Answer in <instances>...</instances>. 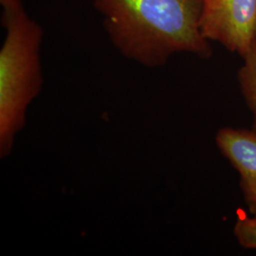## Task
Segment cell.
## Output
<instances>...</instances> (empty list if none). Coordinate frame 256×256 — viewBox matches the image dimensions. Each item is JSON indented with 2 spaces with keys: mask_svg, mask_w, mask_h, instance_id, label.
<instances>
[{
  "mask_svg": "<svg viewBox=\"0 0 256 256\" xmlns=\"http://www.w3.org/2000/svg\"><path fill=\"white\" fill-rule=\"evenodd\" d=\"M238 74V84L244 102L252 117V129L256 133V38L243 57Z\"/></svg>",
  "mask_w": 256,
  "mask_h": 256,
  "instance_id": "obj_5",
  "label": "cell"
},
{
  "mask_svg": "<svg viewBox=\"0 0 256 256\" xmlns=\"http://www.w3.org/2000/svg\"><path fill=\"white\" fill-rule=\"evenodd\" d=\"M216 144L238 172L239 186L248 212L256 216V133L252 129L220 128Z\"/></svg>",
  "mask_w": 256,
  "mask_h": 256,
  "instance_id": "obj_4",
  "label": "cell"
},
{
  "mask_svg": "<svg viewBox=\"0 0 256 256\" xmlns=\"http://www.w3.org/2000/svg\"><path fill=\"white\" fill-rule=\"evenodd\" d=\"M202 30L208 41L243 57L256 38V0H205Z\"/></svg>",
  "mask_w": 256,
  "mask_h": 256,
  "instance_id": "obj_3",
  "label": "cell"
},
{
  "mask_svg": "<svg viewBox=\"0 0 256 256\" xmlns=\"http://www.w3.org/2000/svg\"><path fill=\"white\" fill-rule=\"evenodd\" d=\"M204 1H205V0H204Z\"/></svg>",
  "mask_w": 256,
  "mask_h": 256,
  "instance_id": "obj_7",
  "label": "cell"
},
{
  "mask_svg": "<svg viewBox=\"0 0 256 256\" xmlns=\"http://www.w3.org/2000/svg\"><path fill=\"white\" fill-rule=\"evenodd\" d=\"M111 43L128 59L162 66L172 55L212 54L202 30L204 0H92Z\"/></svg>",
  "mask_w": 256,
  "mask_h": 256,
  "instance_id": "obj_1",
  "label": "cell"
},
{
  "mask_svg": "<svg viewBox=\"0 0 256 256\" xmlns=\"http://www.w3.org/2000/svg\"><path fill=\"white\" fill-rule=\"evenodd\" d=\"M234 236L241 247L256 250V216L246 214L239 209L234 226Z\"/></svg>",
  "mask_w": 256,
  "mask_h": 256,
  "instance_id": "obj_6",
  "label": "cell"
},
{
  "mask_svg": "<svg viewBox=\"0 0 256 256\" xmlns=\"http://www.w3.org/2000/svg\"><path fill=\"white\" fill-rule=\"evenodd\" d=\"M6 34L0 50V158L9 156L27 124L30 104L42 92L44 32L22 0H0Z\"/></svg>",
  "mask_w": 256,
  "mask_h": 256,
  "instance_id": "obj_2",
  "label": "cell"
}]
</instances>
